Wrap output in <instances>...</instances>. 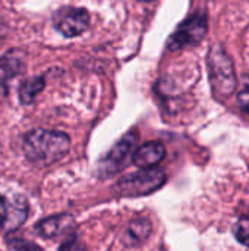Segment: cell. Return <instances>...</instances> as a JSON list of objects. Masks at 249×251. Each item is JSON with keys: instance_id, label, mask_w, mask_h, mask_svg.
Instances as JSON below:
<instances>
[{"instance_id": "1", "label": "cell", "mask_w": 249, "mask_h": 251, "mask_svg": "<svg viewBox=\"0 0 249 251\" xmlns=\"http://www.w3.org/2000/svg\"><path fill=\"white\" fill-rule=\"evenodd\" d=\"M70 149V138L65 132L50 129H32L23 137L25 157L35 166H51L63 159Z\"/></svg>"}, {"instance_id": "2", "label": "cell", "mask_w": 249, "mask_h": 251, "mask_svg": "<svg viewBox=\"0 0 249 251\" xmlns=\"http://www.w3.org/2000/svg\"><path fill=\"white\" fill-rule=\"evenodd\" d=\"M208 74H210V81L214 94L219 99H226L229 97L236 87V76H235V69L230 57L226 54V51L222 49V46H213L208 59Z\"/></svg>"}, {"instance_id": "17", "label": "cell", "mask_w": 249, "mask_h": 251, "mask_svg": "<svg viewBox=\"0 0 249 251\" xmlns=\"http://www.w3.org/2000/svg\"><path fill=\"white\" fill-rule=\"evenodd\" d=\"M6 222V200L0 197V229L4 226Z\"/></svg>"}, {"instance_id": "15", "label": "cell", "mask_w": 249, "mask_h": 251, "mask_svg": "<svg viewBox=\"0 0 249 251\" xmlns=\"http://www.w3.org/2000/svg\"><path fill=\"white\" fill-rule=\"evenodd\" d=\"M59 251H87V247L81 240H78L76 237H72L60 246Z\"/></svg>"}, {"instance_id": "16", "label": "cell", "mask_w": 249, "mask_h": 251, "mask_svg": "<svg viewBox=\"0 0 249 251\" xmlns=\"http://www.w3.org/2000/svg\"><path fill=\"white\" fill-rule=\"evenodd\" d=\"M238 101L241 104V107L249 113V84L244 87V90L238 94Z\"/></svg>"}, {"instance_id": "8", "label": "cell", "mask_w": 249, "mask_h": 251, "mask_svg": "<svg viewBox=\"0 0 249 251\" xmlns=\"http://www.w3.org/2000/svg\"><path fill=\"white\" fill-rule=\"evenodd\" d=\"M73 225V218L70 215H57L40 221L35 225V231L44 238H56L70 231Z\"/></svg>"}, {"instance_id": "4", "label": "cell", "mask_w": 249, "mask_h": 251, "mask_svg": "<svg viewBox=\"0 0 249 251\" xmlns=\"http://www.w3.org/2000/svg\"><path fill=\"white\" fill-rule=\"evenodd\" d=\"M135 146H136V134L135 132H129L120 141H117L109 150V153L100 160V163L97 166L98 176L109 178V176L117 174L119 171H122L132 159Z\"/></svg>"}, {"instance_id": "3", "label": "cell", "mask_w": 249, "mask_h": 251, "mask_svg": "<svg viewBox=\"0 0 249 251\" xmlns=\"http://www.w3.org/2000/svg\"><path fill=\"white\" fill-rule=\"evenodd\" d=\"M164 182H166V174L160 169L150 168L122 178L114 185V190L117 194L123 197H139V196H148L160 190L164 185Z\"/></svg>"}, {"instance_id": "13", "label": "cell", "mask_w": 249, "mask_h": 251, "mask_svg": "<svg viewBox=\"0 0 249 251\" xmlns=\"http://www.w3.org/2000/svg\"><path fill=\"white\" fill-rule=\"evenodd\" d=\"M233 232H235L236 240L241 244L249 247V216H244V218H241L238 221V224L235 225Z\"/></svg>"}, {"instance_id": "12", "label": "cell", "mask_w": 249, "mask_h": 251, "mask_svg": "<svg viewBox=\"0 0 249 251\" xmlns=\"http://www.w3.org/2000/svg\"><path fill=\"white\" fill-rule=\"evenodd\" d=\"M45 87V79L43 76H32L25 79L19 87V100L22 104H31L35 97Z\"/></svg>"}, {"instance_id": "11", "label": "cell", "mask_w": 249, "mask_h": 251, "mask_svg": "<svg viewBox=\"0 0 249 251\" xmlns=\"http://www.w3.org/2000/svg\"><path fill=\"white\" fill-rule=\"evenodd\" d=\"M151 234V224L145 218H138L131 222L128 226L125 237H123V244L126 247H136L142 244Z\"/></svg>"}, {"instance_id": "7", "label": "cell", "mask_w": 249, "mask_h": 251, "mask_svg": "<svg viewBox=\"0 0 249 251\" xmlns=\"http://www.w3.org/2000/svg\"><path fill=\"white\" fill-rule=\"evenodd\" d=\"M166 156V149L161 143L151 141L145 143L139 149H136L132 154V162L135 166L141 169H150L158 165Z\"/></svg>"}, {"instance_id": "19", "label": "cell", "mask_w": 249, "mask_h": 251, "mask_svg": "<svg viewBox=\"0 0 249 251\" xmlns=\"http://www.w3.org/2000/svg\"><path fill=\"white\" fill-rule=\"evenodd\" d=\"M144 1H150V0H144Z\"/></svg>"}, {"instance_id": "9", "label": "cell", "mask_w": 249, "mask_h": 251, "mask_svg": "<svg viewBox=\"0 0 249 251\" xmlns=\"http://www.w3.org/2000/svg\"><path fill=\"white\" fill-rule=\"evenodd\" d=\"M28 215V204L26 200L15 194L9 200H6V222H4V229L6 231H13L18 226H21Z\"/></svg>"}, {"instance_id": "14", "label": "cell", "mask_w": 249, "mask_h": 251, "mask_svg": "<svg viewBox=\"0 0 249 251\" xmlns=\"http://www.w3.org/2000/svg\"><path fill=\"white\" fill-rule=\"evenodd\" d=\"M7 246L10 251H43L40 246L35 243H31L28 240H21V238H12L7 241Z\"/></svg>"}, {"instance_id": "5", "label": "cell", "mask_w": 249, "mask_h": 251, "mask_svg": "<svg viewBox=\"0 0 249 251\" xmlns=\"http://www.w3.org/2000/svg\"><path fill=\"white\" fill-rule=\"evenodd\" d=\"M207 28H208L207 16L204 13H197L179 25V28L172 34L167 46L170 50L194 47L203 41L207 32Z\"/></svg>"}, {"instance_id": "6", "label": "cell", "mask_w": 249, "mask_h": 251, "mask_svg": "<svg viewBox=\"0 0 249 251\" xmlns=\"http://www.w3.org/2000/svg\"><path fill=\"white\" fill-rule=\"evenodd\" d=\"M53 24L65 37H78L90 26V13L82 7L65 6L54 12Z\"/></svg>"}, {"instance_id": "10", "label": "cell", "mask_w": 249, "mask_h": 251, "mask_svg": "<svg viewBox=\"0 0 249 251\" xmlns=\"http://www.w3.org/2000/svg\"><path fill=\"white\" fill-rule=\"evenodd\" d=\"M25 66L23 53L12 50L0 56V82L7 84V81L22 72Z\"/></svg>"}, {"instance_id": "18", "label": "cell", "mask_w": 249, "mask_h": 251, "mask_svg": "<svg viewBox=\"0 0 249 251\" xmlns=\"http://www.w3.org/2000/svg\"><path fill=\"white\" fill-rule=\"evenodd\" d=\"M6 96H7V84L0 82V101H1V100H4V99H6Z\"/></svg>"}]
</instances>
